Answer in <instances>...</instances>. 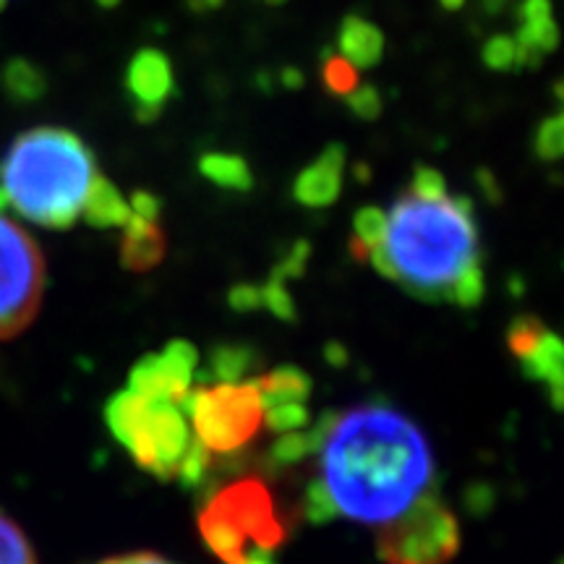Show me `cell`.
<instances>
[{"label":"cell","instance_id":"obj_20","mask_svg":"<svg viewBox=\"0 0 564 564\" xmlns=\"http://www.w3.org/2000/svg\"><path fill=\"white\" fill-rule=\"evenodd\" d=\"M199 171L204 178L217 183L220 188H230V192H249L253 186L251 167L246 165V160L238 158V154H225V152L202 154Z\"/></svg>","mask_w":564,"mask_h":564},{"label":"cell","instance_id":"obj_8","mask_svg":"<svg viewBox=\"0 0 564 564\" xmlns=\"http://www.w3.org/2000/svg\"><path fill=\"white\" fill-rule=\"evenodd\" d=\"M199 364V352L192 343L173 340L162 352H150L131 369V390L141 398L173 400L181 403L192 390V379Z\"/></svg>","mask_w":564,"mask_h":564},{"label":"cell","instance_id":"obj_43","mask_svg":"<svg viewBox=\"0 0 564 564\" xmlns=\"http://www.w3.org/2000/svg\"><path fill=\"white\" fill-rule=\"evenodd\" d=\"M243 564H278L272 560V552H267V549H257L253 546L249 554H246Z\"/></svg>","mask_w":564,"mask_h":564},{"label":"cell","instance_id":"obj_22","mask_svg":"<svg viewBox=\"0 0 564 564\" xmlns=\"http://www.w3.org/2000/svg\"><path fill=\"white\" fill-rule=\"evenodd\" d=\"M387 230V215L379 207H364L352 217V236H350V253L358 262H366L369 253L382 243Z\"/></svg>","mask_w":564,"mask_h":564},{"label":"cell","instance_id":"obj_40","mask_svg":"<svg viewBox=\"0 0 564 564\" xmlns=\"http://www.w3.org/2000/svg\"><path fill=\"white\" fill-rule=\"evenodd\" d=\"M100 564H173L167 560H162L158 554L150 552H137V554H123V556H112V560H105Z\"/></svg>","mask_w":564,"mask_h":564},{"label":"cell","instance_id":"obj_32","mask_svg":"<svg viewBox=\"0 0 564 564\" xmlns=\"http://www.w3.org/2000/svg\"><path fill=\"white\" fill-rule=\"evenodd\" d=\"M345 105L361 121H377L382 116V95H379L377 87H369V84H358L350 95H345Z\"/></svg>","mask_w":564,"mask_h":564},{"label":"cell","instance_id":"obj_47","mask_svg":"<svg viewBox=\"0 0 564 564\" xmlns=\"http://www.w3.org/2000/svg\"><path fill=\"white\" fill-rule=\"evenodd\" d=\"M97 6H100V9H116L118 3H121V0H95Z\"/></svg>","mask_w":564,"mask_h":564},{"label":"cell","instance_id":"obj_34","mask_svg":"<svg viewBox=\"0 0 564 564\" xmlns=\"http://www.w3.org/2000/svg\"><path fill=\"white\" fill-rule=\"evenodd\" d=\"M481 58L486 68L491 70H512L514 68V37L512 34H494L486 40Z\"/></svg>","mask_w":564,"mask_h":564},{"label":"cell","instance_id":"obj_14","mask_svg":"<svg viewBox=\"0 0 564 564\" xmlns=\"http://www.w3.org/2000/svg\"><path fill=\"white\" fill-rule=\"evenodd\" d=\"M520 361V369L528 379H533V382H541L544 387H549V398H552V405L560 411L562 408V398H564V390H562V382H564V371H562V364H564V348H562V340L556 337L554 333H544L539 343H535V348L531 352H525L523 358H518Z\"/></svg>","mask_w":564,"mask_h":564},{"label":"cell","instance_id":"obj_9","mask_svg":"<svg viewBox=\"0 0 564 564\" xmlns=\"http://www.w3.org/2000/svg\"><path fill=\"white\" fill-rule=\"evenodd\" d=\"M192 440V426L181 403L150 398L144 470H150L160 481H173Z\"/></svg>","mask_w":564,"mask_h":564},{"label":"cell","instance_id":"obj_7","mask_svg":"<svg viewBox=\"0 0 564 564\" xmlns=\"http://www.w3.org/2000/svg\"><path fill=\"white\" fill-rule=\"evenodd\" d=\"M243 535L246 544L274 552L288 541V525L274 502L272 489L259 478H243L223 486L207 502Z\"/></svg>","mask_w":564,"mask_h":564},{"label":"cell","instance_id":"obj_10","mask_svg":"<svg viewBox=\"0 0 564 564\" xmlns=\"http://www.w3.org/2000/svg\"><path fill=\"white\" fill-rule=\"evenodd\" d=\"M173 63L162 51L144 47L126 68V95L137 110L139 121H154L173 97Z\"/></svg>","mask_w":564,"mask_h":564},{"label":"cell","instance_id":"obj_23","mask_svg":"<svg viewBox=\"0 0 564 564\" xmlns=\"http://www.w3.org/2000/svg\"><path fill=\"white\" fill-rule=\"evenodd\" d=\"M0 564H37L26 533L3 512H0Z\"/></svg>","mask_w":564,"mask_h":564},{"label":"cell","instance_id":"obj_37","mask_svg":"<svg viewBox=\"0 0 564 564\" xmlns=\"http://www.w3.org/2000/svg\"><path fill=\"white\" fill-rule=\"evenodd\" d=\"M228 303H230L232 312L251 314V312H257V308H262V293H259L257 285L241 282V285H232L230 288Z\"/></svg>","mask_w":564,"mask_h":564},{"label":"cell","instance_id":"obj_19","mask_svg":"<svg viewBox=\"0 0 564 564\" xmlns=\"http://www.w3.org/2000/svg\"><path fill=\"white\" fill-rule=\"evenodd\" d=\"M259 352L243 343H223L209 350V364L204 371V382H243L257 369Z\"/></svg>","mask_w":564,"mask_h":564},{"label":"cell","instance_id":"obj_49","mask_svg":"<svg viewBox=\"0 0 564 564\" xmlns=\"http://www.w3.org/2000/svg\"><path fill=\"white\" fill-rule=\"evenodd\" d=\"M270 3H282V0H270Z\"/></svg>","mask_w":564,"mask_h":564},{"label":"cell","instance_id":"obj_17","mask_svg":"<svg viewBox=\"0 0 564 564\" xmlns=\"http://www.w3.org/2000/svg\"><path fill=\"white\" fill-rule=\"evenodd\" d=\"M82 215L91 228H123L131 217V207L116 188V183L95 173L87 196H84Z\"/></svg>","mask_w":564,"mask_h":564},{"label":"cell","instance_id":"obj_46","mask_svg":"<svg viewBox=\"0 0 564 564\" xmlns=\"http://www.w3.org/2000/svg\"><path fill=\"white\" fill-rule=\"evenodd\" d=\"M440 6L444 11H460L465 6V0H440Z\"/></svg>","mask_w":564,"mask_h":564},{"label":"cell","instance_id":"obj_18","mask_svg":"<svg viewBox=\"0 0 564 564\" xmlns=\"http://www.w3.org/2000/svg\"><path fill=\"white\" fill-rule=\"evenodd\" d=\"M253 387H257L264 408L280 403H306L314 390L312 377L299 366H280L267 377L253 379Z\"/></svg>","mask_w":564,"mask_h":564},{"label":"cell","instance_id":"obj_29","mask_svg":"<svg viewBox=\"0 0 564 564\" xmlns=\"http://www.w3.org/2000/svg\"><path fill=\"white\" fill-rule=\"evenodd\" d=\"M209 468H212V449L204 447L199 440H192L186 455H183V460L178 465V474L175 476L181 478L186 489H196V486L207 481Z\"/></svg>","mask_w":564,"mask_h":564},{"label":"cell","instance_id":"obj_24","mask_svg":"<svg viewBox=\"0 0 564 564\" xmlns=\"http://www.w3.org/2000/svg\"><path fill=\"white\" fill-rule=\"evenodd\" d=\"M308 455H314L312 436H308V432L295 429V432H285L278 442L272 444L270 465L272 468H288V465L301 463L303 457H308Z\"/></svg>","mask_w":564,"mask_h":564},{"label":"cell","instance_id":"obj_12","mask_svg":"<svg viewBox=\"0 0 564 564\" xmlns=\"http://www.w3.org/2000/svg\"><path fill=\"white\" fill-rule=\"evenodd\" d=\"M147 421H150V398H141L133 390L118 392L105 405V423L141 468L147 463Z\"/></svg>","mask_w":564,"mask_h":564},{"label":"cell","instance_id":"obj_16","mask_svg":"<svg viewBox=\"0 0 564 564\" xmlns=\"http://www.w3.org/2000/svg\"><path fill=\"white\" fill-rule=\"evenodd\" d=\"M556 45H560V26L554 13L520 19L514 32V68H535L544 55L556 51Z\"/></svg>","mask_w":564,"mask_h":564},{"label":"cell","instance_id":"obj_5","mask_svg":"<svg viewBox=\"0 0 564 564\" xmlns=\"http://www.w3.org/2000/svg\"><path fill=\"white\" fill-rule=\"evenodd\" d=\"M204 447L212 453H238L259 434L264 405L253 382H217L215 387L188 390L181 400Z\"/></svg>","mask_w":564,"mask_h":564},{"label":"cell","instance_id":"obj_26","mask_svg":"<svg viewBox=\"0 0 564 564\" xmlns=\"http://www.w3.org/2000/svg\"><path fill=\"white\" fill-rule=\"evenodd\" d=\"M301 507H303V514H306L308 523H314V525L329 523V520H335L337 514H340L335 507L333 494H329L327 484H324L322 478H314V481L306 486V494H303Z\"/></svg>","mask_w":564,"mask_h":564},{"label":"cell","instance_id":"obj_11","mask_svg":"<svg viewBox=\"0 0 564 564\" xmlns=\"http://www.w3.org/2000/svg\"><path fill=\"white\" fill-rule=\"evenodd\" d=\"M345 175L343 144H329L293 183L295 202L308 209H324L340 199Z\"/></svg>","mask_w":564,"mask_h":564},{"label":"cell","instance_id":"obj_36","mask_svg":"<svg viewBox=\"0 0 564 564\" xmlns=\"http://www.w3.org/2000/svg\"><path fill=\"white\" fill-rule=\"evenodd\" d=\"M308 253H312V246H308L306 241H299L291 251L285 253V257L280 259V264L274 267L272 274H274V278H280V280L301 278L303 270H306Z\"/></svg>","mask_w":564,"mask_h":564},{"label":"cell","instance_id":"obj_15","mask_svg":"<svg viewBox=\"0 0 564 564\" xmlns=\"http://www.w3.org/2000/svg\"><path fill=\"white\" fill-rule=\"evenodd\" d=\"M337 51L356 68H373L384 55V34L364 17H348L337 32Z\"/></svg>","mask_w":564,"mask_h":564},{"label":"cell","instance_id":"obj_13","mask_svg":"<svg viewBox=\"0 0 564 564\" xmlns=\"http://www.w3.org/2000/svg\"><path fill=\"white\" fill-rule=\"evenodd\" d=\"M167 241L165 232L160 230L158 220H144V217L131 215L123 225L121 238V264L131 272H150L165 259Z\"/></svg>","mask_w":564,"mask_h":564},{"label":"cell","instance_id":"obj_25","mask_svg":"<svg viewBox=\"0 0 564 564\" xmlns=\"http://www.w3.org/2000/svg\"><path fill=\"white\" fill-rule=\"evenodd\" d=\"M544 333L546 327L539 316H518V319H512L510 327H507V348L512 350L514 358H523L525 352H531L535 348V343L544 337Z\"/></svg>","mask_w":564,"mask_h":564},{"label":"cell","instance_id":"obj_28","mask_svg":"<svg viewBox=\"0 0 564 564\" xmlns=\"http://www.w3.org/2000/svg\"><path fill=\"white\" fill-rule=\"evenodd\" d=\"M535 158L544 162H556L564 152V118L562 112H554L552 118H544V123L535 129L533 137Z\"/></svg>","mask_w":564,"mask_h":564},{"label":"cell","instance_id":"obj_38","mask_svg":"<svg viewBox=\"0 0 564 564\" xmlns=\"http://www.w3.org/2000/svg\"><path fill=\"white\" fill-rule=\"evenodd\" d=\"M131 215L144 217V220H158L160 217V199L150 192H137L131 196Z\"/></svg>","mask_w":564,"mask_h":564},{"label":"cell","instance_id":"obj_3","mask_svg":"<svg viewBox=\"0 0 564 564\" xmlns=\"http://www.w3.org/2000/svg\"><path fill=\"white\" fill-rule=\"evenodd\" d=\"M95 158L76 133L42 126L13 141L0 162L6 202L24 220L66 230L79 220Z\"/></svg>","mask_w":564,"mask_h":564},{"label":"cell","instance_id":"obj_39","mask_svg":"<svg viewBox=\"0 0 564 564\" xmlns=\"http://www.w3.org/2000/svg\"><path fill=\"white\" fill-rule=\"evenodd\" d=\"M544 13H554L552 0H520L518 21L531 19V17H544Z\"/></svg>","mask_w":564,"mask_h":564},{"label":"cell","instance_id":"obj_45","mask_svg":"<svg viewBox=\"0 0 564 564\" xmlns=\"http://www.w3.org/2000/svg\"><path fill=\"white\" fill-rule=\"evenodd\" d=\"M478 3H481L484 13H489V17H499V13L510 6V0H478Z\"/></svg>","mask_w":564,"mask_h":564},{"label":"cell","instance_id":"obj_42","mask_svg":"<svg viewBox=\"0 0 564 564\" xmlns=\"http://www.w3.org/2000/svg\"><path fill=\"white\" fill-rule=\"evenodd\" d=\"M324 352H327V361L333 366H345V361H348V352H345L340 343H329Z\"/></svg>","mask_w":564,"mask_h":564},{"label":"cell","instance_id":"obj_44","mask_svg":"<svg viewBox=\"0 0 564 564\" xmlns=\"http://www.w3.org/2000/svg\"><path fill=\"white\" fill-rule=\"evenodd\" d=\"M186 6L192 9L194 13H209V11H217L223 6V0H186Z\"/></svg>","mask_w":564,"mask_h":564},{"label":"cell","instance_id":"obj_41","mask_svg":"<svg viewBox=\"0 0 564 564\" xmlns=\"http://www.w3.org/2000/svg\"><path fill=\"white\" fill-rule=\"evenodd\" d=\"M280 82H282V87H285V89H301V87H303V74H301V68H293V66L282 68Z\"/></svg>","mask_w":564,"mask_h":564},{"label":"cell","instance_id":"obj_35","mask_svg":"<svg viewBox=\"0 0 564 564\" xmlns=\"http://www.w3.org/2000/svg\"><path fill=\"white\" fill-rule=\"evenodd\" d=\"M411 194L419 196V199H442L447 196V181L440 171L434 167H415L413 181H411Z\"/></svg>","mask_w":564,"mask_h":564},{"label":"cell","instance_id":"obj_6","mask_svg":"<svg viewBox=\"0 0 564 564\" xmlns=\"http://www.w3.org/2000/svg\"><path fill=\"white\" fill-rule=\"evenodd\" d=\"M45 293V259L26 230L0 215V340L24 333Z\"/></svg>","mask_w":564,"mask_h":564},{"label":"cell","instance_id":"obj_27","mask_svg":"<svg viewBox=\"0 0 564 564\" xmlns=\"http://www.w3.org/2000/svg\"><path fill=\"white\" fill-rule=\"evenodd\" d=\"M322 82L329 95L345 97L358 87V68L350 61H345L340 53L327 55L322 66Z\"/></svg>","mask_w":564,"mask_h":564},{"label":"cell","instance_id":"obj_4","mask_svg":"<svg viewBox=\"0 0 564 564\" xmlns=\"http://www.w3.org/2000/svg\"><path fill=\"white\" fill-rule=\"evenodd\" d=\"M460 539L455 512L434 491H423L379 528L377 554L384 564H449L460 552Z\"/></svg>","mask_w":564,"mask_h":564},{"label":"cell","instance_id":"obj_33","mask_svg":"<svg viewBox=\"0 0 564 564\" xmlns=\"http://www.w3.org/2000/svg\"><path fill=\"white\" fill-rule=\"evenodd\" d=\"M484 291H486L484 270H481V264H476V267H470V270L465 272L460 280H457L449 303H455V306H463V308H474L481 303Z\"/></svg>","mask_w":564,"mask_h":564},{"label":"cell","instance_id":"obj_2","mask_svg":"<svg viewBox=\"0 0 564 564\" xmlns=\"http://www.w3.org/2000/svg\"><path fill=\"white\" fill-rule=\"evenodd\" d=\"M379 274L423 301H449L478 259L474 204L465 196L419 199L405 194L387 215L382 243L369 253Z\"/></svg>","mask_w":564,"mask_h":564},{"label":"cell","instance_id":"obj_48","mask_svg":"<svg viewBox=\"0 0 564 564\" xmlns=\"http://www.w3.org/2000/svg\"><path fill=\"white\" fill-rule=\"evenodd\" d=\"M6 204H9V202H6V194H3V186H0V212H3V207H6Z\"/></svg>","mask_w":564,"mask_h":564},{"label":"cell","instance_id":"obj_1","mask_svg":"<svg viewBox=\"0 0 564 564\" xmlns=\"http://www.w3.org/2000/svg\"><path fill=\"white\" fill-rule=\"evenodd\" d=\"M322 481L337 512L382 525L415 502L434 476L423 432L403 413L364 405L335 419L322 444Z\"/></svg>","mask_w":564,"mask_h":564},{"label":"cell","instance_id":"obj_30","mask_svg":"<svg viewBox=\"0 0 564 564\" xmlns=\"http://www.w3.org/2000/svg\"><path fill=\"white\" fill-rule=\"evenodd\" d=\"M306 405L303 403H280V405H270L264 408V421L270 432L285 434V432H295V429H303L308 423Z\"/></svg>","mask_w":564,"mask_h":564},{"label":"cell","instance_id":"obj_31","mask_svg":"<svg viewBox=\"0 0 564 564\" xmlns=\"http://www.w3.org/2000/svg\"><path fill=\"white\" fill-rule=\"evenodd\" d=\"M259 293H262V308L272 312L282 322H295V301L293 295L288 293L285 280L274 278L272 274V278L259 288Z\"/></svg>","mask_w":564,"mask_h":564},{"label":"cell","instance_id":"obj_21","mask_svg":"<svg viewBox=\"0 0 564 564\" xmlns=\"http://www.w3.org/2000/svg\"><path fill=\"white\" fill-rule=\"evenodd\" d=\"M3 89L13 102L32 105L47 91V79L34 63L17 58L3 70Z\"/></svg>","mask_w":564,"mask_h":564}]
</instances>
